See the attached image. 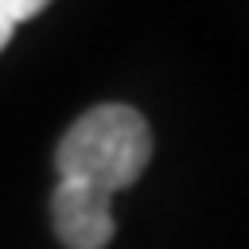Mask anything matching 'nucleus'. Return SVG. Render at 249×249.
I'll return each mask as SVG.
<instances>
[{"instance_id": "1", "label": "nucleus", "mask_w": 249, "mask_h": 249, "mask_svg": "<svg viewBox=\"0 0 249 249\" xmlns=\"http://www.w3.org/2000/svg\"><path fill=\"white\" fill-rule=\"evenodd\" d=\"M152 160L148 121L132 105H97L70 124L54 152L58 179L89 183L105 195L132 187Z\"/></svg>"}, {"instance_id": "2", "label": "nucleus", "mask_w": 249, "mask_h": 249, "mask_svg": "<svg viewBox=\"0 0 249 249\" xmlns=\"http://www.w3.org/2000/svg\"><path fill=\"white\" fill-rule=\"evenodd\" d=\"M51 222L66 249H105L113 241L109 195L78 179H58L51 195Z\"/></svg>"}, {"instance_id": "3", "label": "nucleus", "mask_w": 249, "mask_h": 249, "mask_svg": "<svg viewBox=\"0 0 249 249\" xmlns=\"http://www.w3.org/2000/svg\"><path fill=\"white\" fill-rule=\"evenodd\" d=\"M47 4H51V0H0V16H4V19L16 27V23H23V19L39 16Z\"/></svg>"}, {"instance_id": "4", "label": "nucleus", "mask_w": 249, "mask_h": 249, "mask_svg": "<svg viewBox=\"0 0 249 249\" xmlns=\"http://www.w3.org/2000/svg\"><path fill=\"white\" fill-rule=\"evenodd\" d=\"M12 31H16V27H12V23H8L4 16H0V51L8 47V39H12Z\"/></svg>"}]
</instances>
